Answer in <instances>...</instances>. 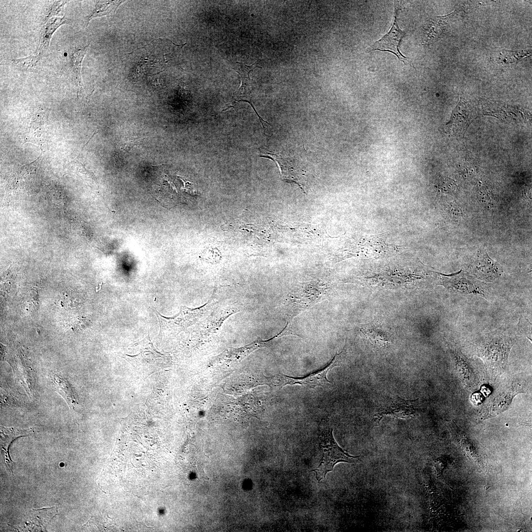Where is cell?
Here are the masks:
<instances>
[{"label": "cell", "instance_id": "obj_1", "mask_svg": "<svg viewBox=\"0 0 532 532\" xmlns=\"http://www.w3.org/2000/svg\"><path fill=\"white\" fill-rule=\"evenodd\" d=\"M317 442L322 458L318 466L312 471L315 472L318 482L324 479L337 463H353L359 458L350 455L338 445L333 437V429L328 418L322 419L319 425Z\"/></svg>", "mask_w": 532, "mask_h": 532}, {"label": "cell", "instance_id": "obj_2", "mask_svg": "<svg viewBox=\"0 0 532 532\" xmlns=\"http://www.w3.org/2000/svg\"><path fill=\"white\" fill-rule=\"evenodd\" d=\"M345 346L339 353H336L325 366L308 375L296 377L284 374L277 375L273 379L274 386L282 388L286 385L299 384L310 388L328 386L332 382L328 379L327 374L333 367L340 366L343 361L346 352Z\"/></svg>", "mask_w": 532, "mask_h": 532}, {"label": "cell", "instance_id": "obj_3", "mask_svg": "<svg viewBox=\"0 0 532 532\" xmlns=\"http://www.w3.org/2000/svg\"><path fill=\"white\" fill-rule=\"evenodd\" d=\"M400 7L399 2H395L394 20L390 31L379 40L375 42L371 46L369 50H380L388 51L395 54L399 60L405 65L409 64L413 68L411 62L406 57L403 56L399 50V45L401 39L405 35V33L400 29L398 24V16Z\"/></svg>", "mask_w": 532, "mask_h": 532}, {"label": "cell", "instance_id": "obj_4", "mask_svg": "<svg viewBox=\"0 0 532 532\" xmlns=\"http://www.w3.org/2000/svg\"><path fill=\"white\" fill-rule=\"evenodd\" d=\"M418 399L406 400L396 396L384 401L374 415L373 420L378 424L385 416L401 419L415 417L418 412Z\"/></svg>", "mask_w": 532, "mask_h": 532}, {"label": "cell", "instance_id": "obj_5", "mask_svg": "<svg viewBox=\"0 0 532 532\" xmlns=\"http://www.w3.org/2000/svg\"><path fill=\"white\" fill-rule=\"evenodd\" d=\"M481 347L486 361L503 366L511 347V340L506 336L496 334Z\"/></svg>", "mask_w": 532, "mask_h": 532}, {"label": "cell", "instance_id": "obj_6", "mask_svg": "<svg viewBox=\"0 0 532 532\" xmlns=\"http://www.w3.org/2000/svg\"><path fill=\"white\" fill-rule=\"evenodd\" d=\"M473 117L467 103L461 99L449 122L444 126V130L451 134L463 136Z\"/></svg>", "mask_w": 532, "mask_h": 532}, {"label": "cell", "instance_id": "obj_7", "mask_svg": "<svg viewBox=\"0 0 532 532\" xmlns=\"http://www.w3.org/2000/svg\"><path fill=\"white\" fill-rule=\"evenodd\" d=\"M50 377L54 390L65 399L70 409L75 412L79 411L78 396L67 379L58 372H52Z\"/></svg>", "mask_w": 532, "mask_h": 532}, {"label": "cell", "instance_id": "obj_8", "mask_svg": "<svg viewBox=\"0 0 532 532\" xmlns=\"http://www.w3.org/2000/svg\"><path fill=\"white\" fill-rule=\"evenodd\" d=\"M440 283L445 288L463 294H475L483 297L488 294L486 287L479 282L465 278H443Z\"/></svg>", "mask_w": 532, "mask_h": 532}, {"label": "cell", "instance_id": "obj_9", "mask_svg": "<svg viewBox=\"0 0 532 532\" xmlns=\"http://www.w3.org/2000/svg\"><path fill=\"white\" fill-rule=\"evenodd\" d=\"M33 432L32 428L21 429L15 427H4L0 426V446L1 450L4 454V461L6 466L12 473V467L14 462L11 460L9 453V448L11 443L16 438L28 436Z\"/></svg>", "mask_w": 532, "mask_h": 532}, {"label": "cell", "instance_id": "obj_10", "mask_svg": "<svg viewBox=\"0 0 532 532\" xmlns=\"http://www.w3.org/2000/svg\"><path fill=\"white\" fill-rule=\"evenodd\" d=\"M454 12L444 16L435 17L430 19L424 27L423 43L427 45L431 43L443 32Z\"/></svg>", "mask_w": 532, "mask_h": 532}, {"label": "cell", "instance_id": "obj_11", "mask_svg": "<svg viewBox=\"0 0 532 532\" xmlns=\"http://www.w3.org/2000/svg\"><path fill=\"white\" fill-rule=\"evenodd\" d=\"M45 25L42 27L41 35L40 42L38 49L39 55L40 56L47 50L49 46L50 41L53 33L62 25L68 24L69 20L65 17H53L48 20Z\"/></svg>", "mask_w": 532, "mask_h": 532}, {"label": "cell", "instance_id": "obj_12", "mask_svg": "<svg viewBox=\"0 0 532 532\" xmlns=\"http://www.w3.org/2000/svg\"><path fill=\"white\" fill-rule=\"evenodd\" d=\"M473 269L478 278L491 281L497 278L499 274V266L487 256L474 262Z\"/></svg>", "mask_w": 532, "mask_h": 532}, {"label": "cell", "instance_id": "obj_13", "mask_svg": "<svg viewBox=\"0 0 532 532\" xmlns=\"http://www.w3.org/2000/svg\"><path fill=\"white\" fill-rule=\"evenodd\" d=\"M124 1H99L93 11L86 17L87 26L93 18L101 17L115 13L118 6Z\"/></svg>", "mask_w": 532, "mask_h": 532}, {"label": "cell", "instance_id": "obj_14", "mask_svg": "<svg viewBox=\"0 0 532 532\" xmlns=\"http://www.w3.org/2000/svg\"><path fill=\"white\" fill-rule=\"evenodd\" d=\"M88 45H89L81 48L76 49L70 57L78 94L82 90V84L81 77V64L83 59L86 54Z\"/></svg>", "mask_w": 532, "mask_h": 532}, {"label": "cell", "instance_id": "obj_15", "mask_svg": "<svg viewBox=\"0 0 532 532\" xmlns=\"http://www.w3.org/2000/svg\"><path fill=\"white\" fill-rule=\"evenodd\" d=\"M32 521L37 523L38 527H42L44 529L53 518L58 514L56 507L43 508L39 509H32Z\"/></svg>", "mask_w": 532, "mask_h": 532}, {"label": "cell", "instance_id": "obj_16", "mask_svg": "<svg viewBox=\"0 0 532 532\" xmlns=\"http://www.w3.org/2000/svg\"><path fill=\"white\" fill-rule=\"evenodd\" d=\"M41 56L31 55L26 58L11 60L12 64L19 69L24 71H36L38 68Z\"/></svg>", "mask_w": 532, "mask_h": 532}, {"label": "cell", "instance_id": "obj_17", "mask_svg": "<svg viewBox=\"0 0 532 532\" xmlns=\"http://www.w3.org/2000/svg\"><path fill=\"white\" fill-rule=\"evenodd\" d=\"M530 55V51L527 50L512 51L508 50H502L498 53L496 60L499 64L512 63Z\"/></svg>", "mask_w": 532, "mask_h": 532}, {"label": "cell", "instance_id": "obj_18", "mask_svg": "<svg viewBox=\"0 0 532 532\" xmlns=\"http://www.w3.org/2000/svg\"><path fill=\"white\" fill-rule=\"evenodd\" d=\"M258 61H257L250 66L246 65L240 62H236L234 64V67H232V69H234L240 75L242 83H248L250 82L249 73L250 71L256 67L262 68L259 66Z\"/></svg>", "mask_w": 532, "mask_h": 532}, {"label": "cell", "instance_id": "obj_19", "mask_svg": "<svg viewBox=\"0 0 532 532\" xmlns=\"http://www.w3.org/2000/svg\"><path fill=\"white\" fill-rule=\"evenodd\" d=\"M67 1H56L50 7L45 18L46 22L53 16L61 15L65 5Z\"/></svg>", "mask_w": 532, "mask_h": 532}, {"label": "cell", "instance_id": "obj_20", "mask_svg": "<svg viewBox=\"0 0 532 532\" xmlns=\"http://www.w3.org/2000/svg\"><path fill=\"white\" fill-rule=\"evenodd\" d=\"M144 137H133L125 139L121 145V149L125 151H129L134 145L141 143Z\"/></svg>", "mask_w": 532, "mask_h": 532}, {"label": "cell", "instance_id": "obj_21", "mask_svg": "<svg viewBox=\"0 0 532 532\" xmlns=\"http://www.w3.org/2000/svg\"><path fill=\"white\" fill-rule=\"evenodd\" d=\"M455 184L452 179L443 178L441 182L442 189L447 191L453 190L455 188Z\"/></svg>", "mask_w": 532, "mask_h": 532}, {"label": "cell", "instance_id": "obj_22", "mask_svg": "<svg viewBox=\"0 0 532 532\" xmlns=\"http://www.w3.org/2000/svg\"><path fill=\"white\" fill-rule=\"evenodd\" d=\"M237 101H244V102H248V103H249V104H250L251 105V106L252 107L253 109H254V111H255V112H256V114H257V116H258V117H259V119H260V122H261V123H262V125H263V128H264V132H265V130H266V129H265V128L264 125V124H263V122H266V123H267V124H268V123L267 122H266V121L264 120H263V119H262V118H261V117L260 116V115H259L258 114V112H257V111L256 110V109H255V107H254V106H253V104H252V101H251V100H237Z\"/></svg>", "mask_w": 532, "mask_h": 532}]
</instances>
